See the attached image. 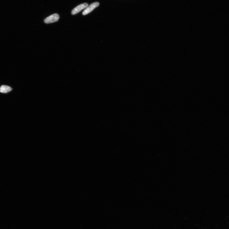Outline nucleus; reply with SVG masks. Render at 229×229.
<instances>
[{"label":"nucleus","mask_w":229,"mask_h":229,"mask_svg":"<svg viewBox=\"0 0 229 229\" xmlns=\"http://www.w3.org/2000/svg\"><path fill=\"white\" fill-rule=\"evenodd\" d=\"M88 4L86 3L78 5L77 7L74 8L71 11V14L74 15L79 13L80 11L85 9L88 6Z\"/></svg>","instance_id":"obj_3"},{"label":"nucleus","mask_w":229,"mask_h":229,"mask_svg":"<svg viewBox=\"0 0 229 229\" xmlns=\"http://www.w3.org/2000/svg\"><path fill=\"white\" fill-rule=\"evenodd\" d=\"M12 90V88L9 86L2 85L0 87V93H9Z\"/></svg>","instance_id":"obj_4"},{"label":"nucleus","mask_w":229,"mask_h":229,"mask_svg":"<svg viewBox=\"0 0 229 229\" xmlns=\"http://www.w3.org/2000/svg\"><path fill=\"white\" fill-rule=\"evenodd\" d=\"M100 5L99 2H95L91 4L90 5L87 7L86 9L84 10L82 14L83 15H85L90 13L93 11L95 8L98 7Z\"/></svg>","instance_id":"obj_2"},{"label":"nucleus","mask_w":229,"mask_h":229,"mask_svg":"<svg viewBox=\"0 0 229 229\" xmlns=\"http://www.w3.org/2000/svg\"><path fill=\"white\" fill-rule=\"evenodd\" d=\"M59 19V15L57 13H55L45 19L44 21L46 24H50L58 21Z\"/></svg>","instance_id":"obj_1"}]
</instances>
